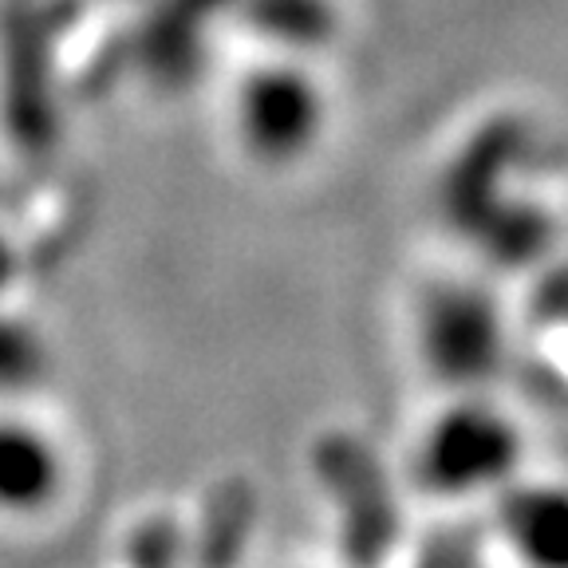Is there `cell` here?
<instances>
[{
    "label": "cell",
    "mask_w": 568,
    "mask_h": 568,
    "mask_svg": "<svg viewBox=\"0 0 568 568\" xmlns=\"http://www.w3.org/2000/svg\"><path fill=\"white\" fill-rule=\"evenodd\" d=\"M497 532L525 568H568V489H509L497 501Z\"/></svg>",
    "instance_id": "5b68a950"
},
{
    "label": "cell",
    "mask_w": 568,
    "mask_h": 568,
    "mask_svg": "<svg viewBox=\"0 0 568 568\" xmlns=\"http://www.w3.org/2000/svg\"><path fill=\"white\" fill-rule=\"evenodd\" d=\"M423 352L438 379L470 387L494 375L501 359V320L474 288H443L423 316Z\"/></svg>",
    "instance_id": "277c9868"
},
{
    "label": "cell",
    "mask_w": 568,
    "mask_h": 568,
    "mask_svg": "<svg viewBox=\"0 0 568 568\" xmlns=\"http://www.w3.org/2000/svg\"><path fill=\"white\" fill-rule=\"evenodd\" d=\"M190 557V532L174 517H151L126 537V568H182Z\"/></svg>",
    "instance_id": "ba28073f"
},
{
    "label": "cell",
    "mask_w": 568,
    "mask_h": 568,
    "mask_svg": "<svg viewBox=\"0 0 568 568\" xmlns=\"http://www.w3.org/2000/svg\"><path fill=\"white\" fill-rule=\"evenodd\" d=\"M521 438L506 415L466 403L435 418L418 450V481L446 497L501 486L517 466Z\"/></svg>",
    "instance_id": "7a4b0ae2"
},
{
    "label": "cell",
    "mask_w": 568,
    "mask_h": 568,
    "mask_svg": "<svg viewBox=\"0 0 568 568\" xmlns=\"http://www.w3.org/2000/svg\"><path fill=\"white\" fill-rule=\"evenodd\" d=\"M478 565V549H474V541L466 537V532H443L430 549L423 552V560H418V568H474Z\"/></svg>",
    "instance_id": "8fae6325"
},
{
    "label": "cell",
    "mask_w": 568,
    "mask_h": 568,
    "mask_svg": "<svg viewBox=\"0 0 568 568\" xmlns=\"http://www.w3.org/2000/svg\"><path fill=\"white\" fill-rule=\"evenodd\" d=\"M253 521H257V494L248 489V481H217L202 506V525L190 537L186 565L194 560V568H237Z\"/></svg>",
    "instance_id": "52a82bcc"
},
{
    "label": "cell",
    "mask_w": 568,
    "mask_h": 568,
    "mask_svg": "<svg viewBox=\"0 0 568 568\" xmlns=\"http://www.w3.org/2000/svg\"><path fill=\"white\" fill-rule=\"evenodd\" d=\"M60 489V458L32 426L0 423V509L32 514Z\"/></svg>",
    "instance_id": "8992f818"
},
{
    "label": "cell",
    "mask_w": 568,
    "mask_h": 568,
    "mask_svg": "<svg viewBox=\"0 0 568 568\" xmlns=\"http://www.w3.org/2000/svg\"><path fill=\"white\" fill-rule=\"evenodd\" d=\"M312 466L339 517V549L352 568H383L399 541V509L383 462L355 435H324Z\"/></svg>",
    "instance_id": "6da1fadb"
},
{
    "label": "cell",
    "mask_w": 568,
    "mask_h": 568,
    "mask_svg": "<svg viewBox=\"0 0 568 568\" xmlns=\"http://www.w3.org/2000/svg\"><path fill=\"white\" fill-rule=\"evenodd\" d=\"M12 273H17V257H12V248L4 245V241H0V293L9 288Z\"/></svg>",
    "instance_id": "7c38bea8"
},
{
    "label": "cell",
    "mask_w": 568,
    "mask_h": 568,
    "mask_svg": "<svg viewBox=\"0 0 568 568\" xmlns=\"http://www.w3.org/2000/svg\"><path fill=\"white\" fill-rule=\"evenodd\" d=\"M320 91L293 68H265L241 83L237 126L245 146L265 162H288L316 139Z\"/></svg>",
    "instance_id": "3957f363"
},
{
    "label": "cell",
    "mask_w": 568,
    "mask_h": 568,
    "mask_svg": "<svg viewBox=\"0 0 568 568\" xmlns=\"http://www.w3.org/2000/svg\"><path fill=\"white\" fill-rule=\"evenodd\" d=\"M32 372H36V347L17 328L0 324V383L17 387V383H28Z\"/></svg>",
    "instance_id": "30bf717a"
},
{
    "label": "cell",
    "mask_w": 568,
    "mask_h": 568,
    "mask_svg": "<svg viewBox=\"0 0 568 568\" xmlns=\"http://www.w3.org/2000/svg\"><path fill=\"white\" fill-rule=\"evenodd\" d=\"M253 17L268 28V36L312 44L328 28V12L320 0H253Z\"/></svg>",
    "instance_id": "9c48e42d"
}]
</instances>
